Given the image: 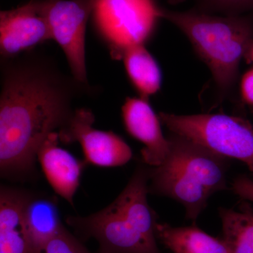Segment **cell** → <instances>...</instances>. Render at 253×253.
I'll return each mask as SVG.
<instances>
[{
	"mask_svg": "<svg viewBox=\"0 0 253 253\" xmlns=\"http://www.w3.org/2000/svg\"><path fill=\"white\" fill-rule=\"evenodd\" d=\"M123 122L126 131L144 145L143 161L151 167L161 166L167 159L170 146L165 137L159 116L149 101L141 98H126L122 107Z\"/></svg>",
	"mask_w": 253,
	"mask_h": 253,
	"instance_id": "cell-10",
	"label": "cell"
},
{
	"mask_svg": "<svg viewBox=\"0 0 253 253\" xmlns=\"http://www.w3.org/2000/svg\"><path fill=\"white\" fill-rule=\"evenodd\" d=\"M196 9L221 15H241L253 11V0H196Z\"/></svg>",
	"mask_w": 253,
	"mask_h": 253,
	"instance_id": "cell-17",
	"label": "cell"
},
{
	"mask_svg": "<svg viewBox=\"0 0 253 253\" xmlns=\"http://www.w3.org/2000/svg\"><path fill=\"white\" fill-rule=\"evenodd\" d=\"M122 59L131 84L141 99L149 101L150 96L160 90L162 83V73L158 63L145 44L128 48Z\"/></svg>",
	"mask_w": 253,
	"mask_h": 253,
	"instance_id": "cell-15",
	"label": "cell"
},
{
	"mask_svg": "<svg viewBox=\"0 0 253 253\" xmlns=\"http://www.w3.org/2000/svg\"><path fill=\"white\" fill-rule=\"evenodd\" d=\"M231 189L241 199L253 203V181L245 175H239L234 179Z\"/></svg>",
	"mask_w": 253,
	"mask_h": 253,
	"instance_id": "cell-19",
	"label": "cell"
},
{
	"mask_svg": "<svg viewBox=\"0 0 253 253\" xmlns=\"http://www.w3.org/2000/svg\"><path fill=\"white\" fill-rule=\"evenodd\" d=\"M245 59L247 60L249 62L253 63V42L252 44L250 46L249 51H248L247 54L246 55Z\"/></svg>",
	"mask_w": 253,
	"mask_h": 253,
	"instance_id": "cell-21",
	"label": "cell"
},
{
	"mask_svg": "<svg viewBox=\"0 0 253 253\" xmlns=\"http://www.w3.org/2000/svg\"><path fill=\"white\" fill-rule=\"evenodd\" d=\"M241 94L242 101L253 111V68L241 78Z\"/></svg>",
	"mask_w": 253,
	"mask_h": 253,
	"instance_id": "cell-20",
	"label": "cell"
},
{
	"mask_svg": "<svg viewBox=\"0 0 253 253\" xmlns=\"http://www.w3.org/2000/svg\"><path fill=\"white\" fill-rule=\"evenodd\" d=\"M161 123L213 152L239 160L253 172V126L247 120L224 113L181 115L161 112Z\"/></svg>",
	"mask_w": 253,
	"mask_h": 253,
	"instance_id": "cell-5",
	"label": "cell"
},
{
	"mask_svg": "<svg viewBox=\"0 0 253 253\" xmlns=\"http://www.w3.org/2000/svg\"><path fill=\"white\" fill-rule=\"evenodd\" d=\"M158 8L154 0H99L91 17L113 59H122L128 48L151 39Z\"/></svg>",
	"mask_w": 253,
	"mask_h": 253,
	"instance_id": "cell-6",
	"label": "cell"
},
{
	"mask_svg": "<svg viewBox=\"0 0 253 253\" xmlns=\"http://www.w3.org/2000/svg\"><path fill=\"white\" fill-rule=\"evenodd\" d=\"M168 139L167 159L149 169V192L179 203L185 208L186 219L195 222L213 194L229 189L230 159L175 133Z\"/></svg>",
	"mask_w": 253,
	"mask_h": 253,
	"instance_id": "cell-4",
	"label": "cell"
},
{
	"mask_svg": "<svg viewBox=\"0 0 253 253\" xmlns=\"http://www.w3.org/2000/svg\"><path fill=\"white\" fill-rule=\"evenodd\" d=\"M222 239L231 253H253V209L244 202L238 210L220 208Z\"/></svg>",
	"mask_w": 253,
	"mask_h": 253,
	"instance_id": "cell-16",
	"label": "cell"
},
{
	"mask_svg": "<svg viewBox=\"0 0 253 253\" xmlns=\"http://www.w3.org/2000/svg\"><path fill=\"white\" fill-rule=\"evenodd\" d=\"M59 133H51L40 148L37 158L50 185L61 197L73 205L86 163L81 162L59 147Z\"/></svg>",
	"mask_w": 253,
	"mask_h": 253,
	"instance_id": "cell-11",
	"label": "cell"
},
{
	"mask_svg": "<svg viewBox=\"0 0 253 253\" xmlns=\"http://www.w3.org/2000/svg\"><path fill=\"white\" fill-rule=\"evenodd\" d=\"M24 219L34 253H44L49 241L64 227L56 203L47 197L29 196Z\"/></svg>",
	"mask_w": 253,
	"mask_h": 253,
	"instance_id": "cell-14",
	"label": "cell"
},
{
	"mask_svg": "<svg viewBox=\"0 0 253 253\" xmlns=\"http://www.w3.org/2000/svg\"><path fill=\"white\" fill-rule=\"evenodd\" d=\"M185 1L186 0H168V2L172 5L179 4Z\"/></svg>",
	"mask_w": 253,
	"mask_h": 253,
	"instance_id": "cell-22",
	"label": "cell"
},
{
	"mask_svg": "<svg viewBox=\"0 0 253 253\" xmlns=\"http://www.w3.org/2000/svg\"><path fill=\"white\" fill-rule=\"evenodd\" d=\"M156 234L173 253H231L222 238L213 237L196 226L175 227L158 222Z\"/></svg>",
	"mask_w": 253,
	"mask_h": 253,
	"instance_id": "cell-13",
	"label": "cell"
},
{
	"mask_svg": "<svg viewBox=\"0 0 253 253\" xmlns=\"http://www.w3.org/2000/svg\"><path fill=\"white\" fill-rule=\"evenodd\" d=\"M149 169L139 166L121 194L108 207L66 221L83 237L94 238L99 253H161L156 242L157 218L148 203Z\"/></svg>",
	"mask_w": 253,
	"mask_h": 253,
	"instance_id": "cell-3",
	"label": "cell"
},
{
	"mask_svg": "<svg viewBox=\"0 0 253 253\" xmlns=\"http://www.w3.org/2000/svg\"><path fill=\"white\" fill-rule=\"evenodd\" d=\"M44 253H91L63 227L46 246Z\"/></svg>",
	"mask_w": 253,
	"mask_h": 253,
	"instance_id": "cell-18",
	"label": "cell"
},
{
	"mask_svg": "<svg viewBox=\"0 0 253 253\" xmlns=\"http://www.w3.org/2000/svg\"><path fill=\"white\" fill-rule=\"evenodd\" d=\"M94 116L90 110H75L69 122L59 131V140L70 144L79 142L85 162L101 167H118L130 161L132 151L121 136L112 131L93 127Z\"/></svg>",
	"mask_w": 253,
	"mask_h": 253,
	"instance_id": "cell-8",
	"label": "cell"
},
{
	"mask_svg": "<svg viewBox=\"0 0 253 253\" xmlns=\"http://www.w3.org/2000/svg\"><path fill=\"white\" fill-rule=\"evenodd\" d=\"M52 41L44 0H30L0 12L1 57H14Z\"/></svg>",
	"mask_w": 253,
	"mask_h": 253,
	"instance_id": "cell-9",
	"label": "cell"
},
{
	"mask_svg": "<svg viewBox=\"0 0 253 253\" xmlns=\"http://www.w3.org/2000/svg\"><path fill=\"white\" fill-rule=\"evenodd\" d=\"M158 16L185 35L211 70L218 102L224 101L235 85L240 63L252 44L253 15L217 16L196 8L176 11L159 6Z\"/></svg>",
	"mask_w": 253,
	"mask_h": 253,
	"instance_id": "cell-2",
	"label": "cell"
},
{
	"mask_svg": "<svg viewBox=\"0 0 253 253\" xmlns=\"http://www.w3.org/2000/svg\"><path fill=\"white\" fill-rule=\"evenodd\" d=\"M52 41L67 59L71 75L89 85L85 59L86 24L99 0H44Z\"/></svg>",
	"mask_w": 253,
	"mask_h": 253,
	"instance_id": "cell-7",
	"label": "cell"
},
{
	"mask_svg": "<svg viewBox=\"0 0 253 253\" xmlns=\"http://www.w3.org/2000/svg\"><path fill=\"white\" fill-rule=\"evenodd\" d=\"M89 89L36 49L1 57L0 168L4 176L33 169L40 148L72 117L73 101Z\"/></svg>",
	"mask_w": 253,
	"mask_h": 253,
	"instance_id": "cell-1",
	"label": "cell"
},
{
	"mask_svg": "<svg viewBox=\"0 0 253 253\" xmlns=\"http://www.w3.org/2000/svg\"><path fill=\"white\" fill-rule=\"evenodd\" d=\"M29 195L11 188L0 192V253H34L24 208Z\"/></svg>",
	"mask_w": 253,
	"mask_h": 253,
	"instance_id": "cell-12",
	"label": "cell"
}]
</instances>
